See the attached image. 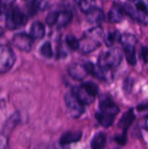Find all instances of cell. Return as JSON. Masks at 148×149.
Instances as JSON below:
<instances>
[{
	"instance_id": "cell-1",
	"label": "cell",
	"mask_w": 148,
	"mask_h": 149,
	"mask_svg": "<svg viewBox=\"0 0 148 149\" xmlns=\"http://www.w3.org/2000/svg\"><path fill=\"white\" fill-rule=\"evenodd\" d=\"M105 33L100 27H94L87 31L79 40V49L83 53H90L98 49L105 42Z\"/></svg>"
},
{
	"instance_id": "cell-2",
	"label": "cell",
	"mask_w": 148,
	"mask_h": 149,
	"mask_svg": "<svg viewBox=\"0 0 148 149\" xmlns=\"http://www.w3.org/2000/svg\"><path fill=\"white\" fill-rule=\"evenodd\" d=\"M122 61V54L116 49H110L102 52L98 59V65L104 70L110 72L117 68Z\"/></svg>"
},
{
	"instance_id": "cell-3",
	"label": "cell",
	"mask_w": 148,
	"mask_h": 149,
	"mask_svg": "<svg viewBox=\"0 0 148 149\" xmlns=\"http://www.w3.org/2000/svg\"><path fill=\"white\" fill-rule=\"evenodd\" d=\"M125 12L133 19L137 22L148 24V9L145 3L139 1L135 4L132 3H126L124 5Z\"/></svg>"
},
{
	"instance_id": "cell-4",
	"label": "cell",
	"mask_w": 148,
	"mask_h": 149,
	"mask_svg": "<svg viewBox=\"0 0 148 149\" xmlns=\"http://www.w3.org/2000/svg\"><path fill=\"white\" fill-rule=\"evenodd\" d=\"M27 23L26 15L17 7L12 6L5 12L6 27L10 30H16L24 26Z\"/></svg>"
},
{
	"instance_id": "cell-5",
	"label": "cell",
	"mask_w": 148,
	"mask_h": 149,
	"mask_svg": "<svg viewBox=\"0 0 148 149\" xmlns=\"http://www.w3.org/2000/svg\"><path fill=\"white\" fill-rule=\"evenodd\" d=\"M65 102L69 115L72 118H79L85 112L84 104L76 97L72 91L68 92L65 95Z\"/></svg>"
},
{
	"instance_id": "cell-6",
	"label": "cell",
	"mask_w": 148,
	"mask_h": 149,
	"mask_svg": "<svg viewBox=\"0 0 148 149\" xmlns=\"http://www.w3.org/2000/svg\"><path fill=\"white\" fill-rule=\"evenodd\" d=\"M16 56L7 45H0V73H5L14 65Z\"/></svg>"
},
{
	"instance_id": "cell-7",
	"label": "cell",
	"mask_w": 148,
	"mask_h": 149,
	"mask_svg": "<svg viewBox=\"0 0 148 149\" xmlns=\"http://www.w3.org/2000/svg\"><path fill=\"white\" fill-rule=\"evenodd\" d=\"M12 45L22 52H30L33 45V38L24 32L16 33L12 38Z\"/></svg>"
},
{
	"instance_id": "cell-8",
	"label": "cell",
	"mask_w": 148,
	"mask_h": 149,
	"mask_svg": "<svg viewBox=\"0 0 148 149\" xmlns=\"http://www.w3.org/2000/svg\"><path fill=\"white\" fill-rule=\"evenodd\" d=\"M99 109H100V112L112 115V116H115V117L120 112V108L118 107V106L107 95H103L100 97Z\"/></svg>"
},
{
	"instance_id": "cell-9",
	"label": "cell",
	"mask_w": 148,
	"mask_h": 149,
	"mask_svg": "<svg viewBox=\"0 0 148 149\" xmlns=\"http://www.w3.org/2000/svg\"><path fill=\"white\" fill-rule=\"evenodd\" d=\"M73 93L76 95V97L84 104V105H89L92 104L95 100V95H93L92 93H90L83 85L79 86H74L72 90Z\"/></svg>"
},
{
	"instance_id": "cell-10",
	"label": "cell",
	"mask_w": 148,
	"mask_h": 149,
	"mask_svg": "<svg viewBox=\"0 0 148 149\" xmlns=\"http://www.w3.org/2000/svg\"><path fill=\"white\" fill-rule=\"evenodd\" d=\"M125 8L120 3L115 2L113 3L112 8L108 13L109 21L112 23H119L123 20L125 14Z\"/></svg>"
},
{
	"instance_id": "cell-11",
	"label": "cell",
	"mask_w": 148,
	"mask_h": 149,
	"mask_svg": "<svg viewBox=\"0 0 148 149\" xmlns=\"http://www.w3.org/2000/svg\"><path fill=\"white\" fill-rule=\"evenodd\" d=\"M68 72H69V75L75 80H82L89 73L85 64L81 65L78 63L72 65L68 69Z\"/></svg>"
},
{
	"instance_id": "cell-12",
	"label": "cell",
	"mask_w": 148,
	"mask_h": 149,
	"mask_svg": "<svg viewBox=\"0 0 148 149\" xmlns=\"http://www.w3.org/2000/svg\"><path fill=\"white\" fill-rule=\"evenodd\" d=\"M81 137H82L81 131H70L64 134L61 136L59 140V144L61 146H66L72 143H76L79 141H80Z\"/></svg>"
},
{
	"instance_id": "cell-13",
	"label": "cell",
	"mask_w": 148,
	"mask_h": 149,
	"mask_svg": "<svg viewBox=\"0 0 148 149\" xmlns=\"http://www.w3.org/2000/svg\"><path fill=\"white\" fill-rule=\"evenodd\" d=\"M86 14V18L91 24H101L105 19V14L103 10L98 7H94L90 11H88Z\"/></svg>"
},
{
	"instance_id": "cell-14",
	"label": "cell",
	"mask_w": 148,
	"mask_h": 149,
	"mask_svg": "<svg viewBox=\"0 0 148 149\" xmlns=\"http://www.w3.org/2000/svg\"><path fill=\"white\" fill-rule=\"evenodd\" d=\"M134 119H135V115L132 109L128 110L126 113H124V115L122 116L119 123V127L123 130L124 134H126V131L128 130V128L133 122Z\"/></svg>"
},
{
	"instance_id": "cell-15",
	"label": "cell",
	"mask_w": 148,
	"mask_h": 149,
	"mask_svg": "<svg viewBox=\"0 0 148 149\" xmlns=\"http://www.w3.org/2000/svg\"><path fill=\"white\" fill-rule=\"evenodd\" d=\"M30 34L34 39H41L42 38H44L45 34L44 25L41 22L33 23L32 25L31 26Z\"/></svg>"
},
{
	"instance_id": "cell-16",
	"label": "cell",
	"mask_w": 148,
	"mask_h": 149,
	"mask_svg": "<svg viewBox=\"0 0 148 149\" xmlns=\"http://www.w3.org/2000/svg\"><path fill=\"white\" fill-rule=\"evenodd\" d=\"M72 19V13L70 10H62L58 12V18L57 22V25L59 28L65 27L68 25Z\"/></svg>"
},
{
	"instance_id": "cell-17",
	"label": "cell",
	"mask_w": 148,
	"mask_h": 149,
	"mask_svg": "<svg viewBox=\"0 0 148 149\" xmlns=\"http://www.w3.org/2000/svg\"><path fill=\"white\" fill-rule=\"evenodd\" d=\"M97 120L99 121V123L104 127H110L114 120H115V116H112V115H109V114H106V113H104L102 112H98L96 113V115H95Z\"/></svg>"
},
{
	"instance_id": "cell-18",
	"label": "cell",
	"mask_w": 148,
	"mask_h": 149,
	"mask_svg": "<svg viewBox=\"0 0 148 149\" xmlns=\"http://www.w3.org/2000/svg\"><path fill=\"white\" fill-rule=\"evenodd\" d=\"M106 135L104 133H98L92 140L91 146L93 149H101L106 146Z\"/></svg>"
},
{
	"instance_id": "cell-19",
	"label": "cell",
	"mask_w": 148,
	"mask_h": 149,
	"mask_svg": "<svg viewBox=\"0 0 148 149\" xmlns=\"http://www.w3.org/2000/svg\"><path fill=\"white\" fill-rule=\"evenodd\" d=\"M124 52L127 62L134 65L136 64V53H135V45H123Z\"/></svg>"
},
{
	"instance_id": "cell-20",
	"label": "cell",
	"mask_w": 148,
	"mask_h": 149,
	"mask_svg": "<svg viewBox=\"0 0 148 149\" xmlns=\"http://www.w3.org/2000/svg\"><path fill=\"white\" fill-rule=\"evenodd\" d=\"M79 6L83 12L87 13L96 7V0H79Z\"/></svg>"
},
{
	"instance_id": "cell-21",
	"label": "cell",
	"mask_w": 148,
	"mask_h": 149,
	"mask_svg": "<svg viewBox=\"0 0 148 149\" xmlns=\"http://www.w3.org/2000/svg\"><path fill=\"white\" fill-rule=\"evenodd\" d=\"M121 34L119 31H113L110 32L105 38V43L108 45V46H112L113 45H114L116 42H120V38H121Z\"/></svg>"
},
{
	"instance_id": "cell-22",
	"label": "cell",
	"mask_w": 148,
	"mask_h": 149,
	"mask_svg": "<svg viewBox=\"0 0 148 149\" xmlns=\"http://www.w3.org/2000/svg\"><path fill=\"white\" fill-rule=\"evenodd\" d=\"M48 5L47 0H33L31 4V10L32 13H35L38 10H44Z\"/></svg>"
},
{
	"instance_id": "cell-23",
	"label": "cell",
	"mask_w": 148,
	"mask_h": 149,
	"mask_svg": "<svg viewBox=\"0 0 148 149\" xmlns=\"http://www.w3.org/2000/svg\"><path fill=\"white\" fill-rule=\"evenodd\" d=\"M120 43L123 45H135L137 43V38L134 35L126 33L121 36Z\"/></svg>"
},
{
	"instance_id": "cell-24",
	"label": "cell",
	"mask_w": 148,
	"mask_h": 149,
	"mask_svg": "<svg viewBox=\"0 0 148 149\" xmlns=\"http://www.w3.org/2000/svg\"><path fill=\"white\" fill-rule=\"evenodd\" d=\"M40 53L46 58H50L52 57L53 52H52L51 45L50 42H45L43 44V45L40 48Z\"/></svg>"
},
{
	"instance_id": "cell-25",
	"label": "cell",
	"mask_w": 148,
	"mask_h": 149,
	"mask_svg": "<svg viewBox=\"0 0 148 149\" xmlns=\"http://www.w3.org/2000/svg\"><path fill=\"white\" fill-rule=\"evenodd\" d=\"M66 44L68 46L72 49V50H78L79 49V40H78L74 36L72 35H68L66 38Z\"/></svg>"
},
{
	"instance_id": "cell-26",
	"label": "cell",
	"mask_w": 148,
	"mask_h": 149,
	"mask_svg": "<svg viewBox=\"0 0 148 149\" xmlns=\"http://www.w3.org/2000/svg\"><path fill=\"white\" fill-rule=\"evenodd\" d=\"M58 11H52L50 12L48 14V16L46 17V24L50 26L55 25L57 24L58 22Z\"/></svg>"
},
{
	"instance_id": "cell-27",
	"label": "cell",
	"mask_w": 148,
	"mask_h": 149,
	"mask_svg": "<svg viewBox=\"0 0 148 149\" xmlns=\"http://www.w3.org/2000/svg\"><path fill=\"white\" fill-rule=\"evenodd\" d=\"M8 146V138L6 136V134H0V149L5 148Z\"/></svg>"
},
{
	"instance_id": "cell-28",
	"label": "cell",
	"mask_w": 148,
	"mask_h": 149,
	"mask_svg": "<svg viewBox=\"0 0 148 149\" xmlns=\"http://www.w3.org/2000/svg\"><path fill=\"white\" fill-rule=\"evenodd\" d=\"M141 57L143 58V60L148 63V47L147 46H144L141 49Z\"/></svg>"
},
{
	"instance_id": "cell-29",
	"label": "cell",
	"mask_w": 148,
	"mask_h": 149,
	"mask_svg": "<svg viewBox=\"0 0 148 149\" xmlns=\"http://www.w3.org/2000/svg\"><path fill=\"white\" fill-rule=\"evenodd\" d=\"M116 141H117V142H118L119 144H120V145H125L126 142V141H127V139H126V134H123L122 135L117 137V138H116Z\"/></svg>"
},
{
	"instance_id": "cell-30",
	"label": "cell",
	"mask_w": 148,
	"mask_h": 149,
	"mask_svg": "<svg viewBox=\"0 0 148 149\" xmlns=\"http://www.w3.org/2000/svg\"><path fill=\"white\" fill-rule=\"evenodd\" d=\"M15 0H2L3 3H4V4H11Z\"/></svg>"
},
{
	"instance_id": "cell-31",
	"label": "cell",
	"mask_w": 148,
	"mask_h": 149,
	"mask_svg": "<svg viewBox=\"0 0 148 149\" xmlns=\"http://www.w3.org/2000/svg\"><path fill=\"white\" fill-rule=\"evenodd\" d=\"M144 127H145V129L148 131V116L146 118L145 120V122H144Z\"/></svg>"
},
{
	"instance_id": "cell-32",
	"label": "cell",
	"mask_w": 148,
	"mask_h": 149,
	"mask_svg": "<svg viewBox=\"0 0 148 149\" xmlns=\"http://www.w3.org/2000/svg\"><path fill=\"white\" fill-rule=\"evenodd\" d=\"M3 34V29H2V28L0 27V37H1V36H2Z\"/></svg>"
},
{
	"instance_id": "cell-33",
	"label": "cell",
	"mask_w": 148,
	"mask_h": 149,
	"mask_svg": "<svg viewBox=\"0 0 148 149\" xmlns=\"http://www.w3.org/2000/svg\"><path fill=\"white\" fill-rule=\"evenodd\" d=\"M130 2H135V1H140V0H129Z\"/></svg>"
},
{
	"instance_id": "cell-34",
	"label": "cell",
	"mask_w": 148,
	"mask_h": 149,
	"mask_svg": "<svg viewBox=\"0 0 148 149\" xmlns=\"http://www.w3.org/2000/svg\"><path fill=\"white\" fill-rule=\"evenodd\" d=\"M2 16V10H0V17Z\"/></svg>"
}]
</instances>
